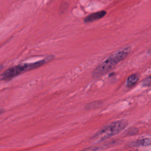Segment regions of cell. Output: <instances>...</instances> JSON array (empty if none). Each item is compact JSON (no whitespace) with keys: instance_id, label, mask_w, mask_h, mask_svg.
Listing matches in <instances>:
<instances>
[{"instance_id":"cell-1","label":"cell","mask_w":151,"mask_h":151,"mask_svg":"<svg viewBox=\"0 0 151 151\" xmlns=\"http://www.w3.org/2000/svg\"><path fill=\"white\" fill-rule=\"evenodd\" d=\"M131 49L130 47H127L110 55L94 69L92 74L93 77L94 78H99L112 70L117 64L127 57Z\"/></svg>"},{"instance_id":"cell-7","label":"cell","mask_w":151,"mask_h":151,"mask_svg":"<svg viewBox=\"0 0 151 151\" xmlns=\"http://www.w3.org/2000/svg\"><path fill=\"white\" fill-rule=\"evenodd\" d=\"M143 87H150L151 86V75L143 80L142 82Z\"/></svg>"},{"instance_id":"cell-5","label":"cell","mask_w":151,"mask_h":151,"mask_svg":"<svg viewBox=\"0 0 151 151\" xmlns=\"http://www.w3.org/2000/svg\"><path fill=\"white\" fill-rule=\"evenodd\" d=\"M132 146H147L151 145V139L146 138L136 140L131 143Z\"/></svg>"},{"instance_id":"cell-8","label":"cell","mask_w":151,"mask_h":151,"mask_svg":"<svg viewBox=\"0 0 151 151\" xmlns=\"http://www.w3.org/2000/svg\"><path fill=\"white\" fill-rule=\"evenodd\" d=\"M97 149V147H91L88 149H86L85 150H81V151H96Z\"/></svg>"},{"instance_id":"cell-10","label":"cell","mask_w":151,"mask_h":151,"mask_svg":"<svg viewBox=\"0 0 151 151\" xmlns=\"http://www.w3.org/2000/svg\"><path fill=\"white\" fill-rule=\"evenodd\" d=\"M2 110H1V109H0V114H1V113H2Z\"/></svg>"},{"instance_id":"cell-9","label":"cell","mask_w":151,"mask_h":151,"mask_svg":"<svg viewBox=\"0 0 151 151\" xmlns=\"http://www.w3.org/2000/svg\"><path fill=\"white\" fill-rule=\"evenodd\" d=\"M3 67V66L2 65H0V71L1 70V69H2V68Z\"/></svg>"},{"instance_id":"cell-4","label":"cell","mask_w":151,"mask_h":151,"mask_svg":"<svg viewBox=\"0 0 151 151\" xmlns=\"http://www.w3.org/2000/svg\"><path fill=\"white\" fill-rule=\"evenodd\" d=\"M106 14V11L102 10L100 11H97L94 13H92L88 15H87L84 19V22L85 23H90L96 20H99L103 17H104Z\"/></svg>"},{"instance_id":"cell-3","label":"cell","mask_w":151,"mask_h":151,"mask_svg":"<svg viewBox=\"0 0 151 151\" xmlns=\"http://www.w3.org/2000/svg\"><path fill=\"white\" fill-rule=\"evenodd\" d=\"M127 124L128 122L126 120H119L111 122L96 133L95 137L99 141L109 139L120 133L126 127Z\"/></svg>"},{"instance_id":"cell-6","label":"cell","mask_w":151,"mask_h":151,"mask_svg":"<svg viewBox=\"0 0 151 151\" xmlns=\"http://www.w3.org/2000/svg\"><path fill=\"white\" fill-rule=\"evenodd\" d=\"M139 77L137 74H133L130 76L127 79L126 86L128 87H131L133 86L139 81Z\"/></svg>"},{"instance_id":"cell-2","label":"cell","mask_w":151,"mask_h":151,"mask_svg":"<svg viewBox=\"0 0 151 151\" xmlns=\"http://www.w3.org/2000/svg\"><path fill=\"white\" fill-rule=\"evenodd\" d=\"M48 60L44 59L34 63L19 64L9 68L0 74V81H6L22 74L23 73L34 70L45 64Z\"/></svg>"}]
</instances>
